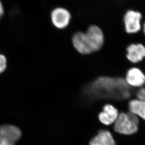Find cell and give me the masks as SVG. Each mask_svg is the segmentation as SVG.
<instances>
[{"label": "cell", "mask_w": 145, "mask_h": 145, "mask_svg": "<svg viewBox=\"0 0 145 145\" xmlns=\"http://www.w3.org/2000/svg\"><path fill=\"white\" fill-rule=\"evenodd\" d=\"M125 81L120 78L100 77L85 86L84 93L90 98H102L120 93L123 98L129 96V88Z\"/></svg>", "instance_id": "obj_1"}, {"label": "cell", "mask_w": 145, "mask_h": 145, "mask_svg": "<svg viewBox=\"0 0 145 145\" xmlns=\"http://www.w3.org/2000/svg\"><path fill=\"white\" fill-rule=\"evenodd\" d=\"M104 36L99 26L92 25L86 32H75L72 37L74 48L81 55H89L97 52L102 47Z\"/></svg>", "instance_id": "obj_2"}, {"label": "cell", "mask_w": 145, "mask_h": 145, "mask_svg": "<svg viewBox=\"0 0 145 145\" xmlns=\"http://www.w3.org/2000/svg\"><path fill=\"white\" fill-rule=\"evenodd\" d=\"M138 123L136 115L130 112L122 113L115 122L114 130L120 134L130 135L137 131Z\"/></svg>", "instance_id": "obj_3"}, {"label": "cell", "mask_w": 145, "mask_h": 145, "mask_svg": "<svg viewBox=\"0 0 145 145\" xmlns=\"http://www.w3.org/2000/svg\"><path fill=\"white\" fill-rule=\"evenodd\" d=\"M51 22L57 29H66L70 24L71 20V14L70 11L64 7H56L51 11Z\"/></svg>", "instance_id": "obj_4"}, {"label": "cell", "mask_w": 145, "mask_h": 145, "mask_svg": "<svg viewBox=\"0 0 145 145\" xmlns=\"http://www.w3.org/2000/svg\"><path fill=\"white\" fill-rule=\"evenodd\" d=\"M21 136V131L16 126L11 125L0 126V145H15Z\"/></svg>", "instance_id": "obj_5"}, {"label": "cell", "mask_w": 145, "mask_h": 145, "mask_svg": "<svg viewBox=\"0 0 145 145\" xmlns=\"http://www.w3.org/2000/svg\"><path fill=\"white\" fill-rule=\"evenodd\" d=\"M142 18L139 12L129 10L126 12L124 17L125 30L129 33H134L140 30V20Z\"/></svg>", "instance_id": "obj_6"}, {"label": "cell", "mask_w": 145, "mask_h": 145, "mask_svg": "<svg viewBox=\"0 0 145 145\" xmlns=\"http://www.w3.org/2000/svg\"><path fill=\"white\" fill-rule=\"evenodd\" d=\"M102 112L99 115V120L105 125H111L116 121L118 116V112L115 107L110 104H107L103 108Z\"/></svg>", "instance_id": "obj_7"}, {"label": "cell", "mask_w": 145, "mask_h": 145, "mask_svg": "<svg viewBox=\"0 0 145 145\" xmlns=\"http://www.w3.org/2000/svg\"><path fill=\"white\" fill-rule=\"evenodd\" d=\"M126 82L134 87L142 86L145 84V75L139 69L133 68L128 71Z\"/></svg>", "instance_id": "obj_8"}, {"label": "cell", "mask_w": 145, "mask_h": 145, "mask_svg": "<svg viewBox=\"0 0 145 145\" xmlns=\"http://www.w3.org/2000/svg\"><path fill=\"white\" fill-rule=\"evenodd\" d=\"M127 50L128 59L133 63H138L145 57V47L142 44H131Z\"/></svg>", "instance_id": "obj_9"}, {"label": "cell", "mask_w": 145, "mask_h": 145, "mask_svg": "<svg viewBox=\"0 0 145 145\" xmlns=\"http://www.w3.org/2000/svg\"><path fill=\"white\" fill-rule=\"evenodd\" d=\"M90 145H116V144L111 133L102 130L92 138Z\"/></svg>", "instance_id": "obj_10"}, {"label": "cell", "mask_w": 145, "mask_h": 145, "mask_svg": "<svg viewBox=\"0 0 145 145\" xmlns=\"http://www.w3.org/2000/svg\"><path fill=\"white\" fill-rule=\"evenodd\" d=\"M129 108L130 113L145 120V101L139 100H131L129 103Z\"/></svg>", "instance_id": "obj_11"}, {"label": "cell", "mask_w": 145, "mask_h": 145, "mask_svg": "<svg viewBox=\"0 0 145 145\" xmlns=\"http://www.w3.org/2000/svg\"><path fill=\"white\" fill-rule=\"evenodd\" d=\"M7 58L5 56L0 54V74L3 72L7 68Z\"/></svg>", "instance_id": "obj_12"}, {"label": "cell", "mask_w": 145, "mask_h": 145, "mask_svg": "<svg viewBox=\"0 0 145 145\" xmlns=\"http://www.w3.org/2000/svg\"><path fill=\"white\" fill-rule=\"evenodd\" d=\"M137 97L138 100L145 102V88L140 89L137 93Z\"/></svg>", "instance_id": "obj_13"}, {"label": "cell", "mask_w": 145, "mask_h": 145, "mask_svg": "<svg viewBox=\"0 0 145 145\" xmlns=\"http://www.w3.org/2000/svg\"><path fill=\"white\" fill-rule=\"evenodd\" d=\"M4 14V8L1 1H0V18L2 17Z\"/></svg>", "instance_id": "obj_14"}, {"label": "cell", "mask_w": 145, "mask_h": 145, "mask_svg": "<svg viewBox=\"0 0 145 145\" xmlns=\"http://www.w3.org/2000/svg\"><path fill=\"white\" fill-rule=\"evenodd\" d=\"M143 31H144V33H145V23L144 24V29H143Z\"/></svg>", "instance_id": "obj_15"}]
</instances>
